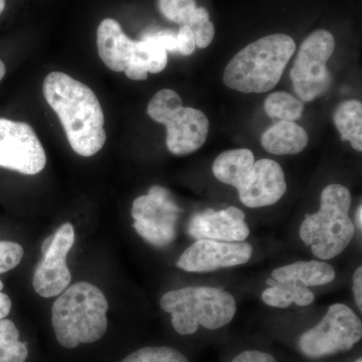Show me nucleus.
Returning a JSON list of instances; mask_svg holds the SVG:
<instances>
[{
    "instance_id": "obj_14",
    "label": "nucleus",
    "mask_w": 362,
    "mask_h": 362,
    "mask_svg": "<svg viewBox=\"0 0 362 362\" xmlns=\"http://www.w3.org/2000/svg\"><path fill=\"white\" fill-rule=\"evenodd\" d=\"M188 233L195 240L245 242L251 232L246 214L238 207L230 206L195 214L188 225Z\"/></svg>"
},
{
    "instance_id": "obj_1",
    "label": "nucleus",
    "mask_w": 362,
    "mask_h": 362,
    "mask_svg": "<svg viewBox=\"0 0 362 362\" xmlns=\"http://www.w3.org/2000/svg\"><path fill=\"white\" fill-rule=\"evenodd\" d=\"M45 101L58 115L71 148L94 156L107 140L103 109L87 85L62 71H52L42 84Z\"/></svg>"
},
{
    "instance_id": "obj_8",
    "label": "nucleus",
    "mask_w": 362,
    "mask_h": 362,
    "mask_svg": "<svg viewBox=\"0 0 362 362\" xmlns=\"http://www.w3.org/2000/svg\"><path fill=\"white\" fill-rule=\"evenodd\" d=\"M181 209L165 187L154 185L133 202V228L143 240L158 247L175 242Z\"/></svg>"
},
{
    "instance_id": "obj_22",
    "label": "nucleus",
    "mask_w": 362,
    "mask_h": 362,
    "mask_svg": "<svg viewBox=\"0 0 362 362\" xmlns=\"http://www.w3.org/2000/svg\"><path fill=\"white\" fill-rule=\"evenodd\" d=\"M264 108L272 119L295 122L301 118L304 104L289 93L276 92L267 98Z\"/></svg>"
},
{
    "instance_id": "obj_28",
    "label": "nucleus",
    "mask_w": 362,
    "mask_h": 362,
    "mask_svg": "<svg viewBox=\"0 0 362 362\" xmlns=\"http://www.w3.org/2000/svg\"><path fill=\"white\" fill-rule=\"evenodd\" d=\"M125 74L133 81H144L148 78L149 66L146 54L138 49L136 45L134 54L130 59L129 65L126 68Z\"/></svg>"
},
{
    "instance_id": "obj_30",
    "label": "nucleus",
    "mask_w": 362,
    "mask_h": 362,
    "mask_svg": "<svg viewBox=\"0 0 362 362\" xmlns=\"http://www.w3.org/2000/svg\"><path fill=\"white\" fill-rule=\"evenodd\" d=\"M230 362H278V361L273 354L263 350L247 349L238 354Z\"/></svg>"
},
{
    "instance_id": "obj_18",
    "label": "nucleus",
    "mask_w": 362,
    "mask_h": 362,
    "mask_svg": "<svg viewBox=\"0 0 362 362\" xmlns=\"http://www.w3.org/2000/svg\"><path fill=\"white\" fill-rule=\"evenodd\" d=\"M255 156L250 149L226 150L216 157L213 164L214 177L238 189L251 173Z\"/></svg>"
},
{
    "instance_id": "obj_13",
    "label": "nucleus",
    "mask_w": 362,
    "mask_h": 362,
    "mask_svg": "<svg viewBox=\"0 0 362 362\" xmlns=\"http://www.w3.org/2000/svg\"><path fill=\"white\" fill-rule=\"evenodd\" d=\"M237 190L240 201L249 209L273 206L287 192L284 171L275 160L259 159Z\"/></svg>"
},
{
    "instance_id": "obj_10",
    "label": "nucleus",
    "mask_w": 362,
    "mask_h": 362,
    "mask_svg": "<svg viewBox=\"0 0 362 362\" xmlns=\"http://www.w3.org/2000/svg\"><path fill=\"white\" fill-rule=\"evenodd\" d=\"M47 154L39 137L28 123L0 118V168L21 175L44 170Z\"/></svg>"
},
{
    "instance_id": "obj_6",
    "label": "nucleus",
    "mask_w": 362,
    "mask_h": 362,
    "mask_svg": "<svg viewBox=\"0 0 362 362\" xmlns=\"http://www.w3.org/2000/svg\"><path fill=\"white\" fill-rule=\"evenodd\" d=\"M362 338V322L347 305L332 304L323 318L300 335L298 349L306 358L317 361L354 349Z\"/></svg>"
},
{
    "instance_id": "obj_7",
    "label": "nucleus",
    "mask_w": 362,
    "mask_h": 362,
    "mask_svg": "<svg viewBox=\"0 0 362 362\" xmlns=\"http://www.w3.org/2000/svg\"><path fill=\"white\" fill-rule=\"evenodd\" d=\"M334 49V37L325 30H315L302 42L291 71L293 88L302 101H314L329 89L327 62Z\"/></svg>"
},
{
    "instance_id": "obj_36",
    "label": "nucleus",
    "mask_w": 362,
    "mask_h": 362,
    "mask_svg": "<svg viewBox=\"0 0 362 362\" xmlns=\"http://www.w3.org/2000/svg\"><path fill=\"white\" fill-rule=\"evenodd\" d=\"M354 362H362L361 357H358V358H356V361H354Z\"/></svg>"
},
{
    "instance_id": "obj_32",
    "label": "nucleus",
    "mask_w": 362,
    "mask_h": 362,
    "mask_svg": "<svg viewBox=\"0 0 362 362\" xmlns=\"http://www.w3.org/2000/svg\"><path fill=\"white\" fill-rule=\"evenodd\" d=\"M2 290H4V283L0 280V319L6 318L11 313V306H13L11 298L4 294Z\"/></svg>"
},
{
    "instance_id": "obj_23",
    "label": "nucleus",
    "mask_w": 362,
    "mask_h": 362,
    "mask_svg": "<svg viewBox=\"0 0 362 362\" xmlns=\"http://www.w3.org/2000/svg\"><path fill=\"white\" fill-rule=\"evenodd\" d=\"M121 362H189L180 350L170 346H147L136 350Z\"/></svg>"
},
{
    "instance_id": "obj_33",
    "label": "nucleus",
    "mask_w": 362,
    "mask_h": 362,
    "mask_svg": "<svg viewBox=\"0 0 362 362\" xmlns=\"http://www.w3.org/2000/svg\"><path fill=\"white\" fill-rule=\"evenodd\" d=\"M356 228H358L359 230H362V206L361 204L358 207H357L356 211Z\"/></svg>"
},
{
    "instance_id": "obj_16",
    "label": "nucleus",
    "mask_w": 362,
    "mask_h": 362,
    "mask_svg": "<svg viewBox=\"0 0 362 362\" xmlns=\"http://www.w3.org/2000/svg\"><path fill=\"white\" fill-rule=\"evenodd\" d=\"M278 282H296L305 287H317L330 284L337 278V272L326 262L299 261L290 265L279 267L271 274Z\"/></svg>"
},
{
    "instance_id": "obj_12",
    "label": "nucleus",
    "mask_w": 362,
    "mask_h": 362,
    "mask_svg": "<svg viewBox=\"0 0 362 362\" xmlns=\"http://www.w3.org/2000/svg\"><path fill=\"white\" fill-rule=\"evenodd\" d=\"M152 120L165 126L166 145L173 156H189L206 141L209 119L199 109L182 106L157 115Z\"/></svg>"
},
{
    "instance_id": "obj_3",
    "label": "nucleus",
    "mask_w": 362,
    "mask_h": 362,
    "mask_svg": "<svg viewBox=\"0 0 362 362\" xmlns=\"http://www.w3.org/2000/svg\"><path fill=\"white\" fill-rule=\"evenodd\" d=\"M296 51L290 35L275 33L252 42L238 52L226 66L223 80L238 92H269L278 85Z\"/></svg>"
},
{
    "instance_id": "obj_19",
    "label": "nucleus",
    "mask_w": 362,
    "mask_h": 362,
    "mask_svg": "<svg viewBox=\"0 0 362 362\" xmlns=\"http://www.w3.org/2000/svg\"><path fill=\"white\" fill-rule=\"evenodd\" d=\"M266 283L269 287L262 293V300L274 308H288L292 304L309 306L315 301V294L308 287L296 282H278L270 278Z\"/></svg>"
},
{
    "instance_id": "obj_9",
    "label": "nucleus",
    "mask_w": 362,
    "mask_h": 362,
    "mask_svg": "<svg viewBox=\"0 0 362 362\" xmlns=\"http://www.w3.org/2000/svg\"><path fill=\"white\" fill-rule=\"evenodd\" d=\"M75 238L73 225L66 223L42 242V259L33 277V289L40 296H59L70 285L71 274L66 256L75 244Z\"/></svg>"
},
{
    "instance_id": "obj_5",
    "label": "nucleus",
    "mask_w": 362,
    "mask_h": 362,
    "mask_svg": "<svg viewBox=\"0 0 362 362\" xmlns=\"http://www.w3.org/2000/svg\"><path fill=\"white\" fill-rule=\"evenodd\" d=\"M162 310L171 315V324L180 335H192L199 327L218 330L228 325L237 314V302L220 288L185 287L165 293Z\"/></svg>"
},
{
    "instance_id": "obj_31",
    "label": "nucleus",
    "mask_w": 362,
    "mask_h": 362,
    "mask_svg": "<svg viewBox=\"0 0 362 362\" xmlns=\"http://www.w3.org/2000/svg\"><path fill=\"white\" fill-rule=\"evenodd\" d=\"M352 289H354V298H356V303L359 312H362V267H358L352 276Z\"/></svg>"
},
{
    "instance_id": "obj_4",
    "label": "nucleus",
    "mask_w": 362,
    "mask_h": 362,
    "mask_svg": "<svg viewBox=\"0 0 362 362\" xmlns=\"http://www.w3.org/2000/svg\"><path fill=\"white\" fill-rule=\"evenodd\" d=\"M350 206L349 188L334 183L324 188L319 211L305 216L300 226V239L316 258H337L354 240L356 226L349 218Z\"/></svg>"
},
{
    "instance_id": "obj_11",
    "label": "nucleus",
    "mask_w": 362,
    "mask_h": 362,
    "mask_svg": "<svg viewBox=\"0 0 362 362\" xmlns=\"http://www.w3.org/2000/svg\"><path fill=\"white\" fill-rule=\"evenodd\" d=\"M252 256V247L249 243L202 239L181 254L176 266L189 273H209L245 265Z\"/></svg>"
},
{
    "instance_id": "obj_25",
    "label": "nucleus",
    "mask_w": 362,
    "mask_h": 362,
    "mask_svg": "<svg viewBox=\"0 0 362 362\" xmlns=\"http://www.w3.org/2000/svg\"><path fill=\"white\" fill-rule=\"evenodd\" d=\"M161 13L173 23L187 25L197 9L194 0H158Z\"/></svg>"
},
{
    "instance_id": "obj_24",
    "label": "nucleus",
    "mask_w": 362,
    "mask_h": 362,
    "mask_svg": "<svg viewBox=\"0 0 362 362\" xmlns=\"http://www.w3.org/2000/svg\"><path fill=\"white\" fill-rule=\"evenodd\" d=\"M194 35L195 45L199 49H206L214 37V23L209 20V13L204 7H197L187 23Z\"/></svg>"
},
{
    "instance_id": "obj_21",
    "label": "nucleus",
    "mask_w": 362,
    "mask_h": 362,
    "mask_svg": "<svg viewBox=\"0 0 362 362\" xmlns=\"http://www.w3.org/2000/svg\"><path fill=\"white\" fill-rule=\"evenodd\" d=\"M28 349L20 341V331L8 319H0V362H25Z\"/></svg>"
},
{
    "instance_id": "obj_35",
    "label": "nucleus",
    "mask_w": 362,
    "mask_h": 362,
    "mask_svg": "<svg viewBox=\"0 0 362 362\" xmlns=\"http://www.w3.org/2000/svg\"><path fill=\"white\" fill-rule=\"evenodd\" d=\"M6 0H0V16H1L2 13L4 11V8H6Z\"/></svg>"
},
{
    "instance_id": "obj_29",
    "label": "nucleus",
    "mask_w": 362,
    "mask_h": 362,
    "mask_svg": "<svg viewBox=\"0 0 362 362\" xmlns=\"http://www.w3.org/2000/svg\"><path fill=\"white\" fill-rule=\"evenodd\" d=\"M176 42L177 52L183 56H190L197 47L194 33L187 25L180 26V30L176 33Z\"/></svg>"
},
{
    "instance_id": "obj_15",
    "label": "nucleus",
    "mask_w": 362,
    "mask_h": 362,
    "mask_svg": "<svg viewBox=\"0 0 362 362\" xmlns=\"http://www.w3.org/2000/svg\"><path fill=\"white\" fill-rule=\"evenodd\" d=\"M136 40L123 33L120 23L106 18L97 30V47L100 59L116 73L125 71L135 52Z\"/></svg>"
},
{
    "instance_id": "obj_27",
    "label": "nucleus",
    "mask_w": 362,
    "mask_h": 362,
    "mask_svg": "<svg viewBox=\"0 0 362 362\" xmlns=\"http://www.w3.org/2000/svg\"><path fill=\"white\" fill-rule=\"evenodd\" d=\"M23 247L18 243L0 240V274L13 270L23 258Z\"/></svg>"
},
{
    "instance_id": "obj_26",
    "label": "nucleus",
    "mask_w": 362,
    "mask_h": 362,
    "mask_svg": "<svg viewBox=\"0 0 362 362\" xmlns=\"http://www.w3.org/2000/svg\"><path fill=\"white\" fill-rule=\"evenodd\" d=\"M138 49L146 54L149 73L158 74L168 66V52L151 35H146L142 40H136Z\"/></svg>"
},
{
    "instance_id": "obj_17",
    "label": "nucleus",
    "mask_w": 362,
    "mask_h": 362,
    "mask_svg": "<svg viewBox=\"0 0 362 362\" xmlns=\"http://www.w3.org/2000/svg\"><path fill=\"white\" fill-rule=\"evenodd\" d=\"M309 137L295 122L278 121L262 135L263 148L274 156H294L306 148Z\"/></svg>"
},
{
    "instance_id": "obj_20",
    "label": "nucleus",
    "mask_w": 362,
    "mask_h": 362,
    "mask_svg": "<svg viewBox=\"0 0 362 362\" xmlns=\"http://www.w3.org/2000/svg\"><path fill=\"white\" fill-rule=\"evenodd\" d=\"M342 141H349L356 151H362V104L357 100L342 102L333 116Z\"/></svg>"
},
{
    "instance_id": "obj_2",
    "label": "nucleus",
    "mask_w": 362,
    "mask_h": 362,
    "mask_svg": "<svg viewBox=\"0 0 362 362\" xmlns=\"http://www.w3.org/2000/svg\"><path fill=\"white\" fill-rule=\"evenodd\" d=\"M109 303L101 289L88 282L66 288L52 305V324L65 349L101 339L108 328Z\"/></svg>"
},
{
    "instance_id": "obj_34",
    "label": "nucleus",
    "mask_w": 362,
    "mask_h": 362,
    "mask_svg": "<svg viewBox=\"0 0 362 362\" xmlns=\"http://www.w3.org/2000/svg\"><path fill=\"white\" fill-rule=\"evenodd\" d=\"M6 66L4 65V62L0 59V81L2 80V78H4V76H6Z\"/></svg>"
}]
</instances>
